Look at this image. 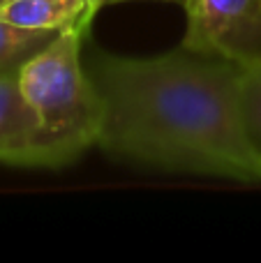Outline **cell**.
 I'll return each mask as SVG.
<instances>
[{
    "label": "cell",
    "mask_w": 261,
    "mask_h": 263,
    "mask_svg": "<svg viewBox=\"0 0 261 263\" xmlns=\"http://www.w3.org/2000/svg\"><path fill=\"white\" fill-rule=\"evenodd\" d=\"M90 3H92V7H95L97 12H100V9L104 7V0H90Z\"/></svg>",
    "instance_id": "obj_9"
},
{
    "label": "cell",
    "mask_w": 261,
    "mask_h": 263,
    "mask_svg": "<svg viewBox=\"0 0 261 263\" xmlns=\"http://www.w3.org/2000/svg\"><path fill=\"white\" fill-rule=\"evenodd\" d=\"M238 114L245 139L261 162V60L240 67Z\"/></svg>",
    "instance_id": "obj_6"
},
{
    "label": "cell",
    "mask_w": 261,
    "mask_h": 263,
    "mask_svg": "<svg viewBox=\"0 0 261 263\" xmlns=\"http://www.w3.org/2000/svg\"><path fill=\"white\" fill-rule=\"evenodd\" d=\"M97 9L90 0H0V21L28 30L65 32L69 28H90Z\"/></svg>",
    "instance_id": "obj_5"
},
{
    "label": "cell",
    "mask_w": 261,
    "mask_h": 263,
    "mask_svg": "<svg viewBox=\"0 0 261 263\" xmlns=\"http://www.w3.org/2000/svg\"><path fill=\"white\" fill-rule=\"evenodd\" d=\"M58 32L28 30L0 21V69H21L28 58L44 49Z\"/></svg>",
    "instance_id": "obj_7"
},
{
    "label": "cell",
    "mask_w": 261,
    "mask_h": 263,
    "mask_svg": "<svg viewBox=\"0 0 261 263\" xmlns=\"http://www.w3.org/2000/svg\"><path fill=\"white\" fill-rule=\"evenodd\" d=\"M0 164L40 168L35 116L23 97L18 69H0Z\"/></svg>",
    "instance_id": "obj_4"
},
{
    "label": "cell",
    "mask_w": 261,
    "mask_h": 263,
    "mask_svg": "<svg viewBox=\"0 0 261 263\" xmlns=\"http://www.w3.org/2000/svg\"><path fill=\"white\" fill-rule=\"evenodd\" d=\"M183 49L231 63L261 60V0H188Z\"/></svg>",
    "instance_id": "obj_3"
},
{
    "label": "cell",
    "mask_w": 261,
    "mask_h": 263,
    "mask_svg": "<svg viewBox=\"0 0 261 263\" xmlns=\"http://www.w3.org/2000/svg\"><path fill=\"white\" fill-rule=\"evenodd\" d=\"M116 3H125V0H104V7H106V5H116ZM160 3H176V5H185L188 0H160Z\"/></svg>",
    "instance_id": "obj_8"
},
{
    "label": "cell",
    "mask_w": 261,
    "mask_h": 263,
    "mask_svg": "<svg viewBox=\"0 0 261 263\" xmlns=\"http://www.w3.org/2000/svg\"><path fill=\"white\" fill-rule=\"evenodd\" d=\"M88 26L58 32L18 69L23 97L35 116L40 168H63L97 145L102 100L81 60Z\"/></svg>",
    "instance_id": "obj_2"
},
{
    "label": "cell",
    "mask_w": 261,
    "mask_h": 263,
    "mask_svg": "<svg viewBox=\"0 0 261 263\" xmlns=\"http://www.w3.org/2000/svg\"><path fill=\"white\" fill-rule=\"evenodd\" d=\"M90 79L102 100L104 153L169 173L261 182L238 114L240 65L188 49L102 55Z\"/></svg>",
    "instance_id": "obj_1"
}]
</instances>
